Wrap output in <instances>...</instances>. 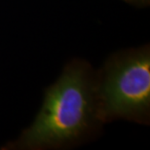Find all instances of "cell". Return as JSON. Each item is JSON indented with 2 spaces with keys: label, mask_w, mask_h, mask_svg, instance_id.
<instances>
[{
  "label": "cell",
  "mask_w": 150,
  "mask_h": 150,
  "mask_svg": "<svg viewBox=\"0 0 150 150\" xmlns=\"http://www.w3.org/2000/svg\"><path fill=\"white\" fill-rule=\"evenodd\" d=\"M100 117L96 70L85 59H74L53 85L45 90L43 103L28 128L1 150L68 149L100 136Z\"/></svg>",
  "instance_id": "obj_1"
},
{
  "label": "cell",
  "mask_w": 150,
  "mask_h": 150,
  "mask_svg": "<svg viewBox=\"0 0 150 150\" xmlns=\"http://www.w3.org/2000/svg\"><path fill=\"white\" fill-rule=\"evenodd\" d=\"M96 89L104 124L124 119L149 125V44L112 54L96 70Z\"/></svg>",
  "instance_id": "obj_2"
},
{
  "label": "cell",
  "mask_w": 150,
  "mask_h": 150,
  "mask_svg": "<svg viewBox=\"0 0 150 150\" xmlns=\"http://www.w3.org/2000/svg\"><path fill=\"white\" fill-rule=\"evenodd\" d=\"M126 3L133 6H136V7L139 8H144V7H148L150 5V0H123Z\"/></svg>",
  "instance_id": "obj_3"
}]
</instances>
